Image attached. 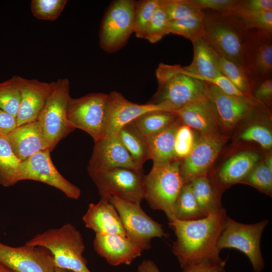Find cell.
<instances>
[{
	"instance_id": "cell-1",
	"label": "cell",
	"mask_w": 272,
	"mask_h": 272,
	"mask_svg": "<svg viewBox=\"0 0 272 272\" xmlns=\"http://www.w3.org/2000/svg\"><path fill=\"white\" fill-rule=\"evenodd\" d=\"M227 217L222 208L199 219L169 222L176 236L172 251L182 268L200 260L221 259L217 244Z\"/></svg>"
},
{
	"instance_id": "cell-2",
	"label": "cell",
	"mask_w": 272,
	"mask_h": 272,
	"mask_svg": "<svg viewBox=\"0 0 272 272\" xmlns=\"http://www.w3.org/2000/svg\"><path fill=\"white\" fill-rule=\"evenodd\" d=\"M201 10L203 39L217 54L243 69V49L248 30L233 12Z\"/></svg>"
},
{
	"instance_id": "cell-3",
	"label": "cell",
	"mask_w": 272,
	"mask_h": 272,
	"mask_svg": "<svg viewBox=\"0 0 272 272\" xmlns=\"http://www.w3.org/2000/svg\"><path fill=\"white\" fill-rule=\"evenodd\" d=\"M156 76L158 89L148 103L170 104L177 110L190 102L208 97L207 83L190 76L179 65L160 62Z\"/></svg>"
},
{
	"instance_id": "cell-4",
	"label": "cell",
	"mask_w": 272,
	"mask_h": 272,
	"mask_svg": "<svg viewBox=\"0 0 272 272\" xmlns=\"http://www.w3.org/2000/svg\"><path fill=\"white\" fill-rule=\"evenodd\" d=\"M25 244L47 249L53 256L56 267L73 272H91L83 256L85 249L83 238L71 224L39 233Z\"/></svg>"
},
{
	"instance_id": "cell-5",
	"label": "cell",
	"mask_w": 272,
	"mask_h": 272,
	"mask_svg": "<svg viewBox=\"0 0 272 272\" xmlns=\"http://www.w3.org/2000/svg\"><path fill=\"white\" fill-rule=\"evenodd\" d=\"M180 161L155 163L144 176V198L154 210L163 211L169 222L173 220L174 205L185 182L181 176Z\"/></svg>"
},
{
	"instance_id": "cell-6",
	"label": "cell",
	"mask_w": 272,
	"mask_h": 272,
	"mask_svg": "<svg viewBox=\"0 0 272 272\" xmlns=\"http://www.w3.org/2000/svg\"><path fill=\"white\" fill-rule=\"evenodd\" d=\"M70 83L67 78L58 79L41 111L37 121L51 152L58 143L75 128L67 117V107L71 97Z\"/></svg>"
},
{
	"instance_id": "cell-7",
	"label": "cell",
	"mask_w": 272,
	"mask_h": 272,
	"mask_svg": "<svg viewBox=\"0 0 272 272\" xmlns=\"http://www.w3.org/2000/svg\"><path fill=\"white\" fill-rule=\"evenodd\" d=\"M88 172L102 198L115 196L138 205L144 199L142 170L118 167Z\"/></svg>"
},
{
	"instance_id": "cell-8",
	"label": "cell",
	"mask_w": 272,
	"mask_h": 272,
	"mask_svg": "<svg viewBox=\"0 0 272 272\" xmlns=\"http://www.w3.org/2000/svg\"><path fill=\"white\" fill-rule=\"evenodd\" d=\"M268 222L267 220H263L255 224H245L227 217L218 239V249L229 248L239 250L248 258L253 271L261 272L264 263L260 243Z\"/></svg>"
},
{
	"instance_id": "cell-9",
	"label": "cell",
	"mask_w": 272,
	"mask_h": 272,
	"mask_svg": "<svg viewBox=\"0 0 272 272\" xmlns=\"http://www.w3.org/2000/svg\"><path fill=\"white\" fill-rule=\"evenodd\" d=\"M136 1H113L106 10L99 31V44L105 51L112 53L121 49L134 33Z\"/></svg>"
},
{
	"instance_id": "cell-10",
	"label": "cell",
	"mask_w": 272,
	"mask_h": 272,
	"mask_svg": "<svg viewBox=\"0 0 272 272\" xmlns=\"http://www.w3.org/2000/svg\"><path fill=\"white\" fill-rule=\"evenodd\" d=\"M107 94L91 93L78 98H70L68 120L74 128L88 133L94 142L105 135L107 122Z\"/></svg>"
},
{
	"instance_id": "cell-11",
	"label": "cell",
	"mask_w": 272,
	"mask_h": 272,
	"mask_svg": "<svg viewBox=\"0 0 272 272\" xmlns=\"http://www.w3.org/2000/svg\"><path fill=\"white\" fill-rule=\"evenodd\" d=\"M108 200L117 211L126 237L142 251L150 249L153 238L169 236L161 224L146 214L141 205L127 202L115 196L109 197Z\"/></svg>"
},
{
	"instance_id": "cell-12",
	"label": "cell",
	"mask_w": 272,
	"mask_h": 272,
	"mask_svg": "<svg viewBox=\"0 0 272 272\" xmlns=\"http://www.w3.org/2000/svg\"><path fill=\"white\" fill-rule=\"evenodd\" d=\"M243 69L252 86L272 78V32L250 29L243 49Z\"/></svg>"
},
{
	"instance_id": "cell-13",
	"label": "cell",
	"mask_w": 272,
	"mask_h": 272,
	"mask_svg": "<svg viewBox=\"0 0 272 272\" xmlns=\"http://www.w3.org/2000/svg\"><path fill=\"white\" fill-rule=\"evenodd\" d=\"M47 150L39 151L21 163L18 182L31 180L44 183L62 192L67 197L78 199L80 189L66 179L57 170Z\"/></svg>"
},
{
	"instance_id": "cell-14",
	"label": "cell",
	"mask_w": 272,
	"mask_h": 272,
	"mask_svg": "<svg viewBox=\"0 0 272 272\" xmlns=\"http://www.w3.org/2000/svg\"><path fill=\"white\" fill-rule=\"evenodd\" d=\"M0 264L15 272H55L56 268L47 249L26 244L12 247L0 242Z\"/></svg>"
},
{
	"instance_id": "cell-15",
	"label": "cell",
	"mask_w": 272,
	"mask_h": 272,
	"mask_svg": "<svg viewBox=\"0 0 272 272\" xmlns=\"http://www.w3.org/2000/svg\"><path fill=\"white\" fill-rule=\"evenodd\" d=\"M154 111L175 112L177 109L165 103H135L126 99L121 93L111 92L107 95V122L104 136L117 134L126 124L143 114Z\"/></svg>"
},
{
	"instance_id": "cell-16",
	"label": "cell",
	"mask_w": 272,
	"mask_h": 272,
	"mask_svg": "<svg viewBox=\"0 0 272 272\" xmlns=\"http://www.w3.org/2000/svg\"><path fill=\"white\" fill-rule=\"evenodd\" d=\"M206 83L209 99L221 126L225 128L234 127L241 120L251 115L255 108L261 104L252 98L228 95L215 85Z\"/></svg>"
},
{
	"instance_id": "cell-17",
	"label": "cell",
	"mask_w": 272,
	"mask_h": 272,
	"mask_svg": "<svg viewBox=\"0 0 272 272\" xmlns=\"http://www.w3.org/2000/svg\"><path fill=\"white\" fill-rule=\"evenodd\" d=\"M223 146L218 134H203L195 140L189 154L180 162V170L185 184L207 174Z\"/></svg>"
},
{
	"instance_id": "cell-18",
	"label": "cell",
	"mask_w": 272,
	"mask_h": 272,
	"mask_svg": "<svg viewBox=\"0 0 272 272\" xmlns=\"http://www.w3.org/2000/svg\"><path fill=\"white\" fill-rule=\"evenodd\" d=\"M21 100L16 116L17 126L37 120L56 81L46 82L18 76Z\"/></svg>"
},
{
	"instance_id": "cell-19",
	"label": "cell",
	"mask_w": 272,
	"mask_h": 272,
	"mask_svg": "<svg viewBox=\"0 0 272 272\" xmlns=\"http://www.w3.org/2000/svg\"><path fill=\"white\" fill-rule=\"evenodd\" d=\"M94 143L88 171L118 167L142 170V168L133 161L117 134L104 136Z\"/></svg>"
},
{
	"instance_id": "cell-20",
	"label": "cell",
	"mask_w": 272,
	"mask_h": 272,
	"mask_svg": "<svg viewBox=\"0 0 272 272\" xmlns=\"http://www.w3.org/2000/svg\"><path fill=\"white\" fill-rule=\"evenodd\" d=\"M93 246L95 251L113 266L130 264L142 251L126 237L115 234H96Z\"/></svg>"
},
{
	"instance_id": "cell-21",
	"label": "cell",
	"mask_w": 272,
	"mask_h": 272,
	"mask_svg": "<svg viewBox=\"0 0 272 272\" xmlns=\"http://www.w3.org/2000/svg\"><path fill=\"white\" fill-rule=\"evenodd\" d=\"M83 220L85 226L96 234H115L126 237L117 211L107 199L101 198L98 202L90 203Z\"/></svg>"
},
{
	"instance_id": "cell-22",
	"label": "cell",
	"mask_w": 272,
	"mask_h": 272,
	"mask_svg": "<svg viewBox=\"0 0 272 272\" xmlns=\"http://www.w3.org/2000/svg\"><path fill=\"white\" fill-rule=\"evenodd\" d=\"M183 124L203 134H218L220 125L209 97L190 102L176 111Z\"/></svg>"
},
{
	"instance_id": "cell-23",
	"label": "cell",
	"mask_w": 272,
	"mask_h": 272,
	"mask_svg": "<svg viewBox=\"0 0 272 272\" xmlns=\"http://www.w3.org/2000/svg\"><path fill=\"white\" fill-rule=\"evenodd\" d=\"M6 137L14 153L21 161L39 151L49 150L37 120L17 126Z\"/></svg>"
},
{
	"instance_id": "cell-24",
	"label": "cell",
	"mask_w": 272,
	"mask_h": 272,
	"mask_svg": "<svg viewBox=\"0 0 272 272\" xmlns=\"http://www.w3.org/2000/svg\"><path fill=\"white\" fill-rule=\"evenodd\" d=\"M193 57L191 63L182 66L186 73L193 78L203 81L222 74L219 59L215 51L201 37L192 43Z\"/></svg>"
},
{
	"instance_id": "cell-25",
	"label": "cell",
	"mask_w": 272,
	"mask_h": 272,
	"mask_svg": "<svg viewBox=\"0 0 272 272\" xmlns=\"http://www.w3.org/2000/svg\"><path fill=\"white\" fill-rule=\"evenodd\" d=\"M259 155L251 151L238 153L228 159L217 173L220 186L241 182L257 163Z\"/></svg>"
},
{
	"instance_id": "cell-26",
	"label": "cell",
	"mask_w": 272,
	"mask_h": 272,
	"mask_svg": "<svg viewBox=\"0 0 272 272\" xmlns=\"http://www.w3.org/2000/svg\"><path fill=\"white\" fill-rule=\"evenodd\" d=\"M181 124L179 119L163 130L146 137L150 159L163 163L176 160L174 154L175 134Z\"/></svg>"
},
{
	"instance_id": "cell-27",
	"label": "cell",
	"mask_w": 272,
	"mask_h": 272,
	"mask_svg": "<svg viewBox=\"0 0 272 272\" xmlns=\"http://www.w3.org/2000/svg\"><path fill=\"white\" fill-rule=\"evenodd\" d=\"M189 183L192 193L205 216L223 208L218 190L207 176L197 177Z\"/></svg>"
},
{
	"instance_id": "cell-28",
	"label": "cell",
	"mask_w": 272,
	"mask_h": 272,
	"mask_svg": "<svg viewBox=\"0 0 272 272\" xmlns=\"http://www.w3.org/2000/svg\"><path fill=\"white\" fill-rule=\"evenodd\" d=\"M117 135L133 161L142 168L144 163L150 159L146 138L131 122L123 126Z\"/></svg>"
},
{
	"instance_id": "cell-29",
	"label": "cell",
	"mask_w": 272,
	"mask_h": 272,
	"mask_svg": "<svg viewBox=\"0 0 272 272\" xmlns=\"http://www.w3.org/2000/svg\"><path fill=\"white\" fill-rule=\"evenodd\" d=\"M178 119L176 111H154L142 114L131 123L146 138L163 130Z\"/></svg>"
},
{
	"instance_id": "cell-30",
	"label": "cell",
	"mask_w": 272,
	"mask_h": 272,
	"mask_svg": "<svg viewBox=\"0 0 272 272\" xmlns=\"http://www.w3.org/2000/svg\"><path fill=\"white\" fill-rule=\"evenodd\" d=\"M14 153L6 135H0V184L9 187L18 182L21 163Z\"/></svg>"
},
{
	"instance_id": "cell-31",
	"label": "cell",
	"mask_w": 272,
	"mask_h": 272,
	"mask_svg": "<svg viewBox=\"0 0 272 272\" xmlns=\"http://www.w3.org/2000/svg\"><path fill=\"white\" fill-rule=\"evenodd\" d=\"M174 218L181 221H190L206 217L200 210L192 193L190 183L182 187L176 200L174 209Z\"/></svg>"
},
{
	"instance_id": "cell-32",
	"label": "cell",
	"mask_w": 272,
	"mask_h": 272,
	"mask_svg": "<svg viewBox=\"0 0 272 272\" xmlns=\"http://www.w3.org/2000/svg\"><path fill=\"white\" fill-rule=\"evenodd\" d=\"M201 15H192L168 22L169 34L181 36L191 42L202 37L203 28Z\"/></svg>"
},
{
	"instance_id": "cell-33",
	"label": "cell",
	"mask_w": 272,
	"mask_h": 272,
	"mask_svg": "<svg viewBox=\"0 0 272 272\" xmlns=\"http://www.w3.org/2000/svg\"><path fill=\"white\" fill-rule=\"evenodd\" d=\"M21 100L18 76L0 83V108L16 117Z\"/></svg>"
},
{
	"instance_id": "cell-34",
	"label": "cell",
	"mask_w": 272,
	"mask_h": 272,
	"mask_svg": "<svg viewBox=\"0 0 272 272\" xmlns=\"http://www.w3.org/2000/svg\"><path fill=\"white\" fill-rule=\"evenodd\" d=\"M216 54L221 73L241 92L251 97L252 84L243 70L224 56Z\"/></svg>"
},
{
	"instance_id": "cell-35",
	"label": "cell",
	"mask_w": 272,
	"mask_h": 272,
	"mask_svg": "<svg viewBox=\"0 0 272 272\" xmlns=\"http://www.w3.org/2000/svg\"><path fill=\"white\" fill-rule=\"evenodd\" d=\"M160 1L161 0L136 1L134 10V33L137 37L143 39L150 21L160 5Z\"/></svg>"
},
{
	"instance_id": "cell-36",
	"label": "cell",
	"mask_w": 272,
	"mask_h": 272,
	"mask_svg": "<svg viewBox=\"0 0 272 272\" xmlns=\"http://www.w3.org/2000/svg\"><path fill=\"white\" fill-rule=\"evenodd\" d=\"M161 6L169 21L202 14L190 0H161Z\"/></svg>"
},
{
	"instance_id": "cell-37",
	"label": "cell",
	"mask_w": 272,
	"mask_h": 272,
	"mask_svg": "<svg viewBox=\"0 0 272 272\" xmlns=\"http://www.w3.org/2000/svg\"><path fill=\"white\" fill-rule=\"evenodd\" d=\"M67 2L66 0H32L30 9L37 19L51 21L58 18Z\"/></svg>"
},
{
	"instance_id": "cell-38",
	"label": "cell",
	"mask_w": 272,
	"mask_h": 272,
	"mask_svg": "<svg viewBox=\"0 0 272 272\" xmlns=\"http://www.w3.org/2000/svg\"><path fill=\"white\" fill-rule=\"evenodd\" d=\"M232 12L237 16L246 29H257L272 32V11Z\"/></svg>"
},
{
	"instance_id": "cell-39",
	"label": "cell",
	"mask_w": 272,
	"mask_h": 272,
	"mask_svg": "<svg viewBox=\"0 0 272 272\" xmlns=\"http://www.w3.org/2000/svg\"><path fill=\"white\" fill-rule=\"evenodd\" d=\"M247 183L268 194L272 191V171L264 162L257 163L241 182Z\"/></svg>"
},
{
	"instance_id": "cell-40",
	"label": "cell",
	"mask_w": 272,
	"mask_h": 272,
	"mask_svg": "<svg viewBox=\"0 0 272 272\" xmlns=\"http://www.w3.org/2000/svg\"><path fill=\"white\" fill-rule=\"evenodd\" d=\"M169 21L165 13L160 5L154 13L150 21L143 39H145L151 43H155L166 35L169 34L168 30Z\"/></svg>"
},
{
	"instance_id": "cell-41",
	"label": "cell",
	"mask_w": 272,
	"mask_h": 272,
	"mask_svg": "<svg viewBox=\"0 0 272 272\" xmlns=\"http://www.w3.org/2000/svg\"><path fill=\"white\" fill-rule=\"evenodd\" d=\"M195 140L192 128L181 124L177 129L174 142V154L176 160L186 158L191 151Z\"/></svg>"
},
{
	"instance_id": "cell-42",
	"label": "cell",
	"mask_w": 272,
	"mask_h": 272,
	"mask_svg": "<svg viewBox=\"0 0 272 272\" xmlns=\"http://www.w3.org/2000/svg\"><path fill=\"white\" fill-rule=\"evenodd\" d=\"M239 139L246 142H254L262 148L269 150L272 147V133L266 126L260 124L251 125L239 134Z\"/></svg>"
},
{
	"instance_id": "cell-43",
	"label": "cell",
	"mask_w": 272,
	"mask_h": 272,
	"mask_svg": "<svg viewBox=\"0 0 272 272\" xmlns=\"http://www.w3.org/2000/svg\"><path fill=\"white\" fill-rule=\"evenodd\" d=\"M200 10H209L220 13L233 12L240 0H190Z\"/></svg>"
},
{
	"instance_id": "cell-44",
	"label": "cell",
	"mask_w": 272,
	"mask_h": 272,
	"mask_svg": "<svg viewBox=\"0 0 272 272\" xmlns=\"http://www.w3.org/2000/svg\"><path fill=\"white\" fill-rule=\"evenodd\" d=\"M226 259H206L193 262L182 268L183 272H225Z\"/></svg>"
},
{
	"instance_id": "cell-45",
	"label": "cell",
	"mask_w": 272,
	"mask_h": 272,
	"mask_svg": "<svg viewBox=\"0 0 272 272\" xmlns=\"http://www.w3.org/2000/svg\"><path fill=\"white\" fill-rule=\"evenodd\" d=\"M251 96L259 103L269 106L272 99V78L253 84Z\"/></svg>"
},
{
	"instance_id": "cell-46",
	"label": "cell",
	"mask_w": 272,
	"mask_h": 272,
	"mask_svg": "<svg viewBox=\"0 0 272 272\" xmlns=\"http://www.w3.org/2000/svg\"><path fill=\"white\" fill-rule=\"evenodd\" d=\"M272 11L271 0H240L234 11L261 12Z\"/></svg>"
},
{
	"instance_id": "cell-47",
	"label": "cell",
	"mask_w": 272,
	"mask_h": 272,
	"mask_svg": "<svg viewBox=\"0 0 272 272\" xmlns=\"http://www.w3.org/2000/svg\"><path fill=\"white\" fill-rule=\"evenodd\" d=\"M17 126L16 117L0 108V135H7Z\"/></svg>"
},
{
	"instance_id": "cell-48",
	"label": "cell",
	"mask_w": 272,
	"mask_h": 272,
	"mask_svg": "<svg viewBox=\"0 0 272 272\" xmlns=\"http://www.w3.org/2000/svg\"><path fill=\"white\" fill-rule=\"evenodd\" d=\"M138 272H161L155 263L150 259L143 260L138 268ZM181 272H183V271Z\"/></svg>"
},
{
	"instance_id": "cell-49",
	"label": "cell",
	"mask_w": 272,
	"mask_h": 272,
	"mask_svg": "<svg viewBox=\"0 0 272 272\" xmlns=\"http://www.w3.org/2000/svg\"><path fill=\"white\" fill-rule=\"evenodd\" d=\"M264 163L269 170L272 171V157L271 155L268 156L266 158Z\"/></svg>"
},
{
	"instance_id": "cell-50",
	"label": "cell",
	"mask_w": 272,
	"mask_h": 272,
	"mask_svg": "<svg viewBox=\"0 0 272 272\" xmlns=\"http://www.w3.org/2000/svg\"><path fill=\"white\" fill-rule=\"evenodd\" d=\"M0 272H15L0 264Z\"/></svg>"
},
{
	"instance_id": "cell-51",
	"label": "cell",
	"mask_w": 272,
	"mask_h": 272,
	"mask_svg": "<svg viewBox=\"0 0 272 272\" xmlns=\"http://www.w3.org/2000/svg\"><path fill=\"white\" fill-rule=\"evenodd\" d=\"M55 272H73V271L69 270L64 269L56 267Z\"/></svg>"
}]
</instances>
